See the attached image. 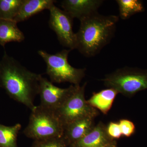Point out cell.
Wrapping results in <instances>:
<instances>
[{"label":"cell","instance_id":"1","mask_svg":"<svg viewBox=\"0 0 147 147\" xmlns=\"http://www.w3.org/2000/svg\"><path fill=\"white\" fill-rule=\"evenodd\" d=\"M119 16L98 12L80 21L76 33V49L84 56L94 57L110 42L115 35Z\"/></svg>","mask_w":147,"mask_h":147},{"label":"cell","instance_id":"2","mask_svg":"<svg viewBox=\"0 0 147 147\" xmlns=\"http://www.w3.org/2000/svg\"><path fill=\"white\" fill-rule=\"evenodd\" d=\"M41 74L32 72L13 59L6 57L0 65V78L7 92L31 110L38 94Z\"/></svg>","mask_w":147,"mask_h":147},{"label":"cell","instance_id":"3","mask_svg":"<svg viewBox=\"0 0 147 147\" xmlns=\"http://www.w3.org/2000/svg\"><path fill=\"white\" fill-rule=\"evenodd\" d=\"M31 111L28 124L24 131L27 137L34 141L62 137L64 126L55 111L40 105Z\"/></svg>","mask_w":147,"mask_h":147},{"label":"cell","instance_id":"4","mask_svg":"<svg viewBox=\"0 0 147 147\" xmlns=\"http://www.w3.org/2000/svg\"><path fill=\"white\" fill-rule=\"evenodd\" d=\"M71 50H63L55 54L39 50L38 54L47 65L46 74L52 83L68 82L73 85H80L86 75L85 68H76L69 63V54Z\"/></svg>","mask_w":147,"mask_h":147},{"label":"cell","instance_id":"5","mask_svg":"<svg viewBox=\"0 0 147 147\" xmlns=\"http://www.w3.org/2000/svg\"><path fill=\"white\" fill-rule=\"evenodd\" d=\"M105 86L125 96H131L147 89V71L125 67L105 75Z\"/></svg>","mask_w":147,"mask_h":147},{"label":"cell","instance_id":"6","mask_svg":"<svg viewBox=\"0 0 147 147\" xmlns=\"http://www.w3.org/2000/svg\"><path fill=\"white\" fill-rule=\"evenodd\" d=\"M87 83L83 86L75 85L71 94L63 105L55 112L57 115L64 127L68 124L85 117L95 118L98 112L87 102L85 96Z\"/></svg>","mask_w":147,"mask_h":147},{"label":"cell","instance_id":"7","mask_svg":"<svg viewBox=\"0 0 147 147\" xmlns=\"http://www.w3.org/2000/svg\"><path fill=\"white\" fill-rule=\"evenodd\" d=\"M49 11V26L56 33L59 42L69 50L76 49V34L73 30L74 18L55 5Z\"/></svg>","mask_w":147,"mask_h":147},{"label":"cell","instance_id":"8","mask_svg":"<svg viewBox=\"0 0 147 147\" xmlns=\"http://www.w3.org/2000/svg\"><path fill=\"white\" fill-rule=\"evenodd\" d=\"M71 85L66 88L56 86L51 81L41 76L40 80L38 94L40 96V105L47 109L55 111L60 108L75 88Z\"/></svg>","mask_w":147,"mask_h":147},{"label":"cell","instance_id":"9","mask_svg":"<svg viewBox=\"0 0 147 147\" xmlns=\"http://www.w3.org/2000/svg\"><path fill=\"white\" fill-rule=\"evenodd\" d=\"M102 0H63L61 2L63 10L73 18L79 20L98 12L103 3Z\"/></svg>","mask_w":147,"mask_h":147},{"label":"cell","instance_id":"10","mask_svg":"<svg viewBox=\"0 0 147 147\" xmlns=\"http://www.w3.org/2000/svg\"><path fill=\"white\" fill-rule=\"evenodd\" d=\"M95 118L85 117L72 122L64 127L62 138L69 146L82 139L95 126Z\"/></svg>","mask_w":147,"mask_h":147},{"label":"cell","instance_id":"11","mask_svg":"<svg viewBox=\"0 0 147 147\" xmlns=\"http://www.w3.org/2000/svg\"><path fill=\"white\" fill-rule=\"evenodd\" d=\"M113 140L108 136L106 125L100 122L85 137L69 147H102Z\"/></svg>","mask_w":147,"mask_h":147},{"label":"cell","instance_id":"12","mask_svg":"<svg viewBox=\"0 0 147 147\" xmlns=\"http://www.w3.org/2000/svg\"><path fill=\"white\" fill-rule=\"evenodd\" d=\"M56 1L54 0H24L14 21L17 23L22 22L45 9L49 10Z\"/></svg>","mask_w":147,"mask_h":147},{"label":"cell","instance_id":"13","mask_svg":"<svg viewBox=\"0 0 147 147\" xmlns=\"http://www.w3.org/2000/svg\"><path fill=\"white\" fill-rule=\"evenodd\" d=\"M118 94L115 90L108 88L93 94L90 98L87 100V102L92 107L106 115L111 109Z\"/></svg>","mask_w":147,"mask_h":147},{"label":"cell","instance_id":"14","mask_svg":"<svg viewBox=\"0 0 147 147\" xmlns=\"http://www.w3.org/2000/svg\"><path fill=\"white\" fill-rule=\"evenodd\" d=\"M25 37L17 23L11 20L0 19V44L2 45L10 42H21Z\"/></svg>","mask_w":147,"mask_h":147},{"label":"cell","instance_id":"15","mask_svg":"<svg viewBox=\"0 0 147 147\" xmlns=\"http://www.w3.org/2000/svg\"><path fill=\"white\" fill-rule=\"evenodd\" d=\"M21 128L19 123L12 126L0 125V147H17V135Z\"/></svg>","mask_w":147,"mask_h":147},{"label":"cell","instance_id":"16","mask_svg":"<svg viewBox=\"0 0 147 147\" xmlns=\"http://www.w3.org/2000/svg\"><path fill=\"white\" fill-rule=\"evenodd\" d=\"M24 0H0V19L14 21Z\"/></svg>","mask_w":147,"mask_h":147},{"label":"cell","instance_id":"17","mask_svg":"<svg viewBox=\"0 0 147 147\" xmlns=\"http://www.w3.org/2000/svg\"><path fill=\"white\" fill-rule=\"evenodd\" d=\"M116 1L118 5L120 17L123 20L128 19L144 10L142 2L139 0H117Z\"/></svg>","mask_w":147,"mask_h":147},{"label":"cell","instance_id":"18","mask_svg":"<svg viewBox=\"0 0 147 147\" xmlns=\"http://www.w3.org/2000/svg\"><path fill=\"white\" fill-rule=\"evenodd\" d=\"M31 147H69L62 137L34 140Z\"/></svg>","mask_w":147,"mask_h":147},{"label":"cell","instance_id":"19","mask_svg":"<svg viewBox=\"0 0 147 147\" xmlns=\"http://www.w3.org/2000/svg\"><path fill=\"white\" fill-rule=\"evenodd\" d=\"M122 135L125 137H129L135 131V127L134 123L129 120L123 119L119 122Z\"/></svg>","mask_w":147,"mask_h":147},{"label":"cell","instance_id":"20","mask_svg":"<svg viewBox=\"0 0 147 147\" xmlns=\"http://www.w3.org/2000/svg\"><path fill=\"white\" fill-rule=\"evenodd\" d=\"M106 128L108 136L113 140L119 139L122 136L119 123L110 122Z\"/></svg>","mask_w":147,"mask_h":147},{"label":"cell","instance_id":"21","mask_svg":"<svg viewBox=\"0 0 147 147\" xmlns=\"http://www.w3.org/2000/svg\"><path fill=\"white\" fill-rule=\"evenodd\" d=\"M102 147H118L117 142L115 140H113L112 142H109L108 144L104 145Z\"/></svg>","mask_w":147,"mask_h":147},{"label":"cell","instance_id":"22","mask_svg":"<svg viewBox=\"0 0 147 147\" xmlns=\"http://www.w3.org/2000/svg\"><path fill=\"white\" fill-rule=\"evenodd\" d=\"M69 147H70L69 146Z\"/></svg>","mask_w":147,"mask_h":147}]
</instances>
